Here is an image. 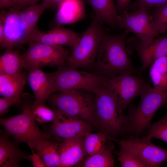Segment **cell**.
Segmentation results:
<instances>
[{
  "mask_svg": "<svg viewBox=\"0 0 167 167\" xmlns=\"http://www.w3.org/2000/svg\"><path fill=\"white\" fill-rule=\"evenodd\" d=\"M127 34L125 32L117 35L105 32L95 63L98 74L109 78L123 73L137 74L125 45Z\"/></svg>",
  "mask_w": 167,
  "mask_h": 167,
  "instance_id": "cell-1",
  "label": "cell"
},
{
  "mask_svg": "<svg viewBox=\"0 0 167 167\" xmlns=\"http://www.w3.org/2000/svg\"><path fill=\"white\" fill-rule=\"evenodd\" d=\"M46 9L41 3L28 6L22 11L16 6L3 11L0 17L2 20L4 39L1 46L6 49L27 43L38 20Z\"/></svg>",
  "mask_w": 167,
  "mask_h": 167,
  "instance_id": "cell-2",
  "label": "cell"
},
{
  "mask_svg": "<svg viewBox=\"0 0 167 167\" xmlns=\"http://www.w3.org/2000/svg\"><path fill=\"white\" fill-rule=\"evenodd\" d=\"M140 99L136 107H130L125 116V122L123 135L139 137L144 133L157 110L167 104V90L151 87L140 95Z\"/></svg>",
  "mask_w": 167,
  "mask_h": 167,
  "instance_id": "cell-3",
  "label": "cell"
},
{
  "mask_svg": "<svg viewBox=\"0 0 167 167\" xmlns=\"http://www.w3.org/2000/svg\"><path fill=\"white\" fill-rule=\"evenodd\" d=\"M94 126L109 137V140L123 134L125 117L117 101L104 87L95 94Z\"/></svg>",
  "mask_w": 167,
  "mask_h": 167,
  "instance_id": "cell-4",
  "label": "cell"
},
{
  "mask_svg": "<svg viewBox=\"0 0 167 167\" xmlns=\"http://www.w3.org/2000/svg\"><path fill=\"white\" fill-rule=\"evenodd\" d=\"M30 108L24 107L22 111L16 115L1 118L0 123L7 134L18 143L27 144L32 151H36L43 143L52 141L50 134L43 133L36 124Z\"/></svg>",
  "mask_w": 167,
  "mask_h": 167,
  "instance_id": "cell-5",
  "label": "cell"
},
{
  "mask_svg": "<svg viewBox=\"0 0 167 167\" xmlns=\"http://www.w3.org/2000/svg\"><path fill=\"white\" fill-rule=\"evenodd\" d=\"M51 73L54 92L81 90L95 94L105 86L108 78L69 66L60 67Z\"/></svg>",
  "mask_w": 167,
  "mask_h": 167,
  "instance_id": "cell-6",
  "label": "cell"
},
{
  "mask_svg": "<svg viewBox=\"0 0 167 167\" xmlns=\"http://www.w3.org/2000/svg\"><path fill=\"white\" fill-rule=\"evenodd\" d=\"M101 24L95 18L81 35L68 56L69 66L75 69L89 68L95 64L100 45L105 32Z\"/></svg>",
  "mask_w": 167,
  "mask_h": 167,
  "instance_id": "cell-7",
  "label": "cell"
},
{
  "mask_svg": "<svg viewBox=\"0 0 167 167\" xmlns=\"http://www.w3.org/2000/svg\"><path fill=\"white\" fill-rule=\"evenodd\" d=\"M91 92L79 91L52 94L48 100L51 105L67 115L95 122L94 96Z\"/></svg>",
  "mask_w": 167,
  "mask_h": 167,
  "instance_id": "cell-8",
  "label": "cell"
},
{
  "mask_svg": "<svg viewBox=\"0 0 167 167\" xmlns=\"http://www.w3.org/2000/svg\"><path fill=\"white\" fill-rule=\"evenodd\" d=\"M105 87L115 98L123 113L134 99L151 87L135 75L123 73L109 77Z\"/></svg>",
  "mask_w": 167,
  "mask_h": 167,
  "instance_id": "cell-9",
  "label": "cell"
},
{
  "mask_svg": "<svg viewBox=\"0 0 167 167\" xmlns=\"http://www.w3.org/2000/svg\"><path fill=\"white\" fill-rule=\"evenodd\" d=\"M22 56L24 68L30 71L44 66H61L67 60L69 51L61 46L30 42Z\"/></svg>",
  "mask_w": 167,
  "mask_h": 167,
  "instance_id": "cell-10",
  "label": "cell"
},
{
  "mask_svg": "<svg viewBox=\"0 0 167 167\" xmlns=\"http://www.w3.org/2000/svg\"><path fill=\"white\" fill-rule=\"evenodd\" d=\"M118 23L127 34H134L144 43L151 42L159 34L153 17L147 10L139 8L131 13L125 11L118 15Z\"/></svg>",
  "mask_w": 167,
  "mask_h": 167,
  "instance_id": "cell-11",
  "label": "cell"
},
{
  "mask_svg": "<svg viewBox=\"0 0 167 167\" xmlns=\"http://www.w3.org/2000/svg\"><path fill=\"white\" fill-rule=\"evenodd\" d=\"M55 116L51 127V133L63 140L91 132L94 126L80 118L70 116L54 108Z\"/></svg>",
  "mask_w": 167,
  "mask_h": 167,
  "instance_id": "cell-12",
  "label": "cell"
},
{
  "mask_svg": "<svg viewBox=\"0 0 167 167\" xmlns=\"http://www.w3.org/2000/svg\"><path fill=\"white\" fill-rule=\"evenodd\" d=\"M79 35L73 30L57 27L42 32L36 27L27 43L35 42L52 46H67L72 50L77 43Z\"/></svg>",
  "mask_w": 167,
  "mask_h": 167,
  "instance_id": "cell-13",
  "label": "cell"
},
{
  "mask_svg": "<svg viewBox=\"0 0 167 167\" xmlns=\"http://www.w3.org/2000/svg\"><path fill=\"white\" fill-rule=\"evenodd\" d=\"M145 136H130L127 139L147 167H157L167 161V150L153 143Z\"/></svg>",
  "mask_w": 167,
  "mask_h": 167,
  "instance_id": "cell-14",
  "label": "cell"
},
{
  "mask_svg": "<svg viewBox=\"0 0 167 167\" xmlns=\"http://www.w3.org/2000/svg\"><path fill=\"white\" fill-rule=\"evenodd\" d=\"M29 72L28 84L35 97L32 105H44L50 95L54 93L52 73H46L40 68Z\"/></svg>",
  "mask_w": 167,
  "mask_h": 167,
  "instance_id": "cell-15",
  "label": "cell"
},
{
  "mask_svg": "<svg viewBox=\"0 0 167 167\" xmlns=\"http://www.w3.org/2000/svg\"><path fill=\"white\" fill-rule=\"evenodd\" d=\"M50 26L53 28L74 24L86 16L83 0H65L58 6Z\"/></svg>",
  "mask_w": 167,
  "mask_h": 167,
  "instance_id": "cell-16",
  "label": "cell"
},
{
  "mask_svg": "<svg viewBox=\"0 0 167 167\" xmlns=\"http://www.w3.org/2000/svg\"><path fill=\"white\" fill-rule=\"evenodd\" d=\"M86 135L63 140L58 147L60 157V167L73 166L80 161L87 155L84 147Z\"/></svg>",
  "mask_w": 167,
  "mask_h": 167,
  "instance_id": "cell-17",
  "label": "cell"
},
{
  "mask_svg": "<svg viewBox=\"0 0 167 167\" xmlns=\"http://www.w3.org/2000/svg\"><path fill=\"white\" fill-rule=\"evenodd\" d=\"M135 49L141 61L142 67L145 69L156 59L167 56V36L154 39L151 42L145 44L138 38Z\"/></svg>",
  "mask_w": 167,
  "mask_h": 167,
  "instance_id": "cell-18",
  "label": "cell"
},
{
  "mask_svg": "<svg viewBox=\"0 0 167 167\" xmlns=\"http://www.w3.org/2000/svg\"><path fill=\"white\" fill-rule=\"evenodd\" d=\"M6 132L0 133V167H18L23 159L29 160V156L19 148L18 142H12Z\"/></svg>",
  "mask_w": 167,
  "mask_h": 167,
  "instance_id": "cell-19",
  "label": "cell"
},
{
  "mask_svg": "<svg viewBox=\"0 0 167 167\" xmlns=\"http://www.w3.org/2000/svg\"><path fill=\"white\" fill-rule=\"evenodd\" d=\"M28 77L25 74H0V94L3 97L20 100Z\"/></svg>",
  "mask_w": 167,
  "mask_h": 167,
  "instance_id": "cell-20",
  "label": "cell"
},
{
  "mask_svg": "<svg viewBox=\"0 0 167 167\" xmlns=\"http://www.w3.org/2000/svg\"><path fill=\"white\" fill-rule=\"evenodd\" d=\"M94 11L95 19L100 24L113 27L118 25V14L114 0H86Z\"/></svg>",
  "mask_w": 167,
  "mask_h": 167,
  "instance_id": "cell-21",
  "label": "cell"
},
{
  "mask_svg": "<svg viewBox=\"0 0 167 167\" xmlns=\"http://www.w3.org/2000/svg\"><path fill=\"white\" fill-rule=\"evenodd\" d=\"M109 140L118 143L120 150L118 153V159L122 167H147L133 149L127 139L111 138Z\"/></svg>",
  "mask_w": 167,
  "mask_h": 167,
  "instance_id": "cell-22",
  "label": "cell"
},
{
  "mask_svg": "<svg viewBox=\"0 0 167 167\" xmlns=\"http://www.w3.org/2000/svg\"><path fill=\"white\" fill-rule=\"evenodd\" d=\"M24 68L22 56L18 51L6 49L0 58V74H14L21 73Z\"/></svg>",
  "mask_w": 167,
  "mask_h": 167,
  "instance_id": "cell-23",
  "label": "cell"
},
{
  "mask_svg": "<svg viewBox=\"0 0 167 167\" xmlns=\"http://www.w3.org/2000/svg\"><path fill=\"white\" fill-rule=\"evenodd\" d=\"M114 145L109 142L105 147L96 153L88 156L84 162L83 167H112L114 166V160L112 154Z\"/></svg>",
  "mask_w": 167,
  "mask_h": 167,
  "instance_id": "cell-24",
  "label": "cell"
},
{
  "mask_svg": "<svg viewBox=\"0 0 167 167\" xmlns=\"http://www.w3.org/2000/svg\"><path fill=\"white\" fill-rule=\"evenodd\" d=\"M36 151L48 167H60V157L58 146L52 141L45 142Z\"/></svg>",
  "mask_w": 167,
  "mask_h": 167,
  "instance_id": "cell-25",
  "label": "cell"
},
{
  "mask_svg": "<svg viewBox=\"0 0 167 167\" xmlns=\"http://www.w3.org/2000/svg\"><path fill=\"white\" fill-rule=\"evenodd\" d=\"M109 138L106 134L100 131L87 135L84 140V147L87 155L92 156L101 151L105 147Z\"/></svg>",
  "mask_w": 167,
  "mask_h": 167,
  "instance_id": "cell-26",
  "label": "cell"
},
{
  "mask_svg": "<svg viewBox=\"0 0 167 167\" xmlns=\"http://www.w3.org/2000/svg\"><path fill=\"white\" fill-rule=\"evenodd\" d=\"M146 134L145 137L147 139H157L167 143V113L159 121L150 124Z\"/></svg>",
  "mask_w": 167,
  "mask_h": 167,
  "instance_id": "cell-27",
  "label": "cell"
},
{
  "mask_svg": "<svg viewBox=\"0 0 167 167\" xmlns=\"http://www.w3.org/2000/svg\"><path fill=\"white\" fill-rule=\"evenodd\" d=\"M33 117L36 121L41 123L53 122L55 114L54 110L43 105L29 106Z\"/></svg>",
  "mask_w": 167,
  "mask_h": 167,
  "instance_id": "cell-28",
  "label": "cell"
},
{
  "mask_svg": "<svg viewBox=\"0 0 167 167\" xmlns=\"http://www.w3.org/2000/svg\"><path fill=\"white\" fill-rule=\"evenodd\" d=\"M156 8L152 16L159 33H165L167 30V2Z\"/></svg>",
  "mask_w": 167,
  "mask_h": 167,
  "instance_id": "cell-29",
  "label": "cell"
},
{
  "mask_svg": "<svg viewBox=\"0 0 167 167\" xmlns=\"http://www.w3.org/2000/svg\"><path fill=\"white\" fill-rule=\"evenodd\" d=\"M149 74L153 83V88L167 90V74L159 72L150 67Z\"/></svg>",
  "mask_w": 167,
  "mask_h": 167,
  "instance_id": "cell-30",
  "label": "cell"
},
{
  "mask_svg": "<svg viewBox=\"0 0 167 167\" xmlns=\"http://www.w3.org/2000/svg\"><path fill=\"white\" fill-rule=\"evenodd\" d=\"M20 101V100L14 98L3 97L0 98V116H2L7 113L11 106L15 104H19Z\"/></svg>",
  "mask_w": 167,
  "mask_h": 167,
  "instance_id": "cell-31",
  "label": "cell"
},
{
  "mask_svg": "<svg viewBox=\"0 0 167 167\" xmlns=\"http://www.w3.org/2000/svg\"><path fill=\"white\" fill-rule=\"evenodd\" d=\"M167 2V0H137L135 4L136 9L146 10L152 7H157Z\"/></svg>",
  "mask_w": 167,
  "mask_h": 167,
  "instance_id": "cell-32",
  "label": "cell"
},
{
  "mask_svg": "<svg viewBox=\"0 0 167 167\" xmlns=\"http://www.w3.org/2000/svg\"><path fill=\"white\" fill-rule=\"evenodd\" d=\"M32 154L29 155V160L30 161L34 167H47L41 157L34 151H32Z\"/></svg>",
  "mask_w": 167,
  "mask_h": 167,
  "instance_id": "cell-33",
  "label": "cell"
},
{
  "mask_svg": "<svg viewBox=\"0 0 167 167\" xmlns=\"http://www.w3.org/2000/svg\"><path fill=\"white\" fill-rule=\"evenodd\" d=\"M42 3L46 9H50L54 10L62 2L65 0H42Z\"/></svg>",
  "mask_w": 167,
  "mask_h": 167,
  "instance_id": "cell-34",
  "label": "cell"
},
{
  "mask_svg": "<svg viewBox=\"0 0 167 167\" xmlns=\"http://www.w3.org/2000/svg\"><path fill=\"white\" fill-rule=\"evenodd\" d=\"M20 0H0V8L2 9L17 5Z\"/></svg>",
  "mask_w": 167,
  "mask_h": 167,
  "instance_id": "cell-35",
  "label": "cell"
},
{
  "mask_svg": "<svg viewBox=\"0 0 167 167\" xmlns=\"http://www.w3.org/2000/svg\"><path fill=\"white\" fill-rule=\"evenodd\" d=\"M131 0H116V6L117 12H120L126 9L129 4Z\"/></svg>",
  "mask_w": 167,
  "mask_h": 167,
  "instance_id": "cell-36",
  "label": "cell"
},
{
  "mask_svg": "<svg viewBox=\"0 0 167 167\" xmlns=\"http://www.w3.org/2000/svg\"><path fill=\"white\" fill-rule=\"evenodd\" d=\"M39 0H20L19 3L15 6L18 7L20 9L24 8L30 5L36 4Z\"/></svg>",
  "mask_w": 167,
  "mask_h": 167,
  "instance_id": "cell-37",
  "label": "cell"
},
{
  "mask_svg": "<svg viewBox=\"0 0 167 167\" xmlns=\"http://www.w3.org/2000/svg\"><path fill=\"white\" fill-rule=\"evenodd\" d=\"M4 25L3 21L0 17V44L1 46L4 41Z\"/></svg>",
  "mask_w": 167,
  "mask_h": 167,
  "instance_id": "cell-38",
  "label": "cell"
},
{
  "mask_svg": "<svg viewBox=\"0 0 167 167\" xmlns=\"http://www.w3.org/2000/svg\"><path fill=\"white\" fill-rule=\"evenodd\" d=\"M166 108L167 109V105H166Z\"/></svg>",
  "mask_w": 167,
  "mask_h": 167,
  "instance_id": "cell-39",
  "label": "cell"
}]
</instances>
